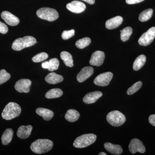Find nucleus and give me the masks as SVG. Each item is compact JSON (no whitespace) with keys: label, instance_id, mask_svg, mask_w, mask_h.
Returning a JSON list of instances; mask_svg holds the SVG:
<instances>
[{"label":"nucleus","instance_id":"34","mask_svg":"<svg viewBox=\"0 0 155 155\" xmlns=\"http://www.w3.org/2000/svg\"><path fill=\"white\" fill-rule=\"evenodd\" d=\"M8 28L7 25L0 21V33L5 34L8 32Z\"/></svg>","mask_w":155,"mask_h":155},{"label":"nucleus","instance_id":"16","mask_svg":"<svg viewBox=\"0 0 155 155\" xmlns=\"http://www.w3.org/2000/svg\"><path fill=\"white\" fill-rule=\"evenodd\" d=\"M32 129V127L31 125H22L19 127L17 130V136L21 139L27 138L31 135Z\"/></svg>","mask_w":155,"mask_h":155},{"label":"nucleus","instance_id":"27","mask_svg":"<svg viewBox=\"0 0 155 155\" xmlns=\"http://www.w3.org/2000/svg\"><path fill=\"white\" fill-rule=\"evenodd\" d=\"M132 28L127 27L123 28L121 31V39L122 41H126L130 38V35L132 33Z\"/></svg>","mask_w":155,"mask_h":155},{"label":"nucleus","instance_id":"29","mask_svg":"<svg viewBox=\"0 0 155 155\" xmlns=\"http://www.w3.org/2000/svg\"><path fill=\"white\" fill-rule=\"evenodd\" d=\"M142 86V82L140 81L136 82L132 86L130 87V88L128 89L127 91V94L130 95L133 94L137 91H138L141 88Z\"/></svg>","mask_w":155,"mask_h":155},{"label":"nucleus","instance_id":"31","mask_svg":"<svg viewBox=\"0 0 155 155\" xmlns=\"http://www.w3.org/2000/svg\"><path fill=\"white\" fill-rule=\"evenodd\" d=\"M48 58V55L47 53L41 52L32 58V61L34 63H39L46 60Z\"/></svg>","mask_w":155,"mask_h":155},{"label":"nucleus","instance_id":"21","mask_svg":"<svg viewBox=\"0 0 155 155\" xmlns=\"http://www.w3.org/2000/svg\"><path fill=\"white\" fill-rule=\"evenodd\" d=\"M80 117V114L77 110L73 109L68 110L65 116L66 120L69 122H75L77 121Z\"/></svg>","mask_w":155,"mask_h":155},{"label":"nucleus","instance_id":"19","mask_svg":"<svg viewBox=\"0 0 155 155\" xmlns=\"http://www.w3.org/2000/svg\"><path fill=\"white\" fill-rule=\"evenodd\" d=\"M45 80L50 84H57L62 82L64 80V78L62 75H58L54 72H51L47 75Z\"/></svg>","mask_w":155,"mask_h":155},{"label":"nucleus","instance_id":"22","mask_svg":"<svg viewBox=\"0 0 155 155\" xmlns=\"http://www.w3.org/2000/svg\"><path fill=\"white\" fill-rule=\"evenodd\" d=\"M14 132L11 128H8L3 133L2 137V143L4 145L8 144L13 138Z\"/></svg>","mask_w":155,"mask_h":155},{"label":"nucleus","instance_id":"11","mask_svg":"<svg viewBox=\"0 0 155 155\" xmlns=\"http://www.w3.org/2000/svg\"><path fill=\"white\" fill-rule=\"evenodd\" d=\"M31 81L28 79H21L18 80L15 84V89L19 93L29 92Z\"/></svg>","mask_w":155,"mask_h":155},{"label":"nucleus","instance_id":"15","mask_svg":"<svg viewBox=\"0 0 155 155\" xmlns=\"http://www.w3.org/2000/svg\"><path fill=\"white\" fill-rule=\"evenodd\" d=\"M103 95V93L101 91H95L89 93L84 97L83 101L86 104H93L97 101Z\"/></svg>","mask_w":155,"mask_h":155},{"label":"nucleus","instance_id":"28","mask_svg":"<svg viewBox=\"0 0 155 155\" xmlns=\"http://www.w3.org/2000/svg\"><path fill=\"white\" fill-rule=\"evenodd\" d=\"M91 42V39L89 38L85 37L78 40L75 43V45L78 48L83 49L90 44Z\"/></svg>","mask_w":155,"mask_h":155},{"label":"nucleus","instance_id":"2","mask_svg":"<svg viewBox=\"0 0 155 155\" xmlns=\"http://www.w3.org/2000/svg\"><path fill=\"white\" fill-rule=\"evenodd\" d=\"M21 112V107L19 104L16 103L10 102L4 108L2 116L3 119L10 120L18 117Z\"/></svg>","mask_w":155,"mask_h":155},{"label":"nucleus","instance_id":"23","mask_svg":"<svg viewBox=\"0 0 155 155\" xmlns=\"http://www.w3.org/2000/svg\"><path fill=\"white\" fill-rule=\"evenodd\" d=\"M146 62V57L144 55H140L136 59L134 63L133 68L134 71H138L144 66Z\"/></svg>","mask_w":155,"mask_h":155},{"label":"nucleus","instance_id":"13","mask_svg":"<svg viewBox=\"0 0 155 155\" xmlns=\"http://www.w3.org/2000/svg\"><path fill=\"white\" fill-rule=\"evenodd\" d=\"M1 17L7 24L11 26H16L19 22V18L8 11H3L1 14Z\"/></svg>","mask_w":155,"mask_h":155},{"label":"nucleus","instance_id":"39","mask_svg":"<svg viewBox=\"0 0 155 155\" xmlns=\"http://www.w3.org/2000/svg\"><path fill=\"white\" fill-rule=\"evenodd\" d=\"M99 155H107V154L105 153L101 152L99 154Z\"/></svg>","mask_w":155,"mask_h":155},{"label":"nucleus","instance_id":"37","mask_svg":"<svg viewBox=\"0 0 155 155\" xmlns=\"http://www.w3.org/2000/svg\"><path fill=\"white\" fill-rule=\"evenodd\" d=\"M41 66L42 68L48 69L49 67V61H46V62H44L42 64Z\"/></svg>","mask_w":155,"mask_h":155},{"label":"nucleus","instance_id":"35","mask_svg":"<svg viewBox=\"0 0 155 155\" xmlns=\"http://www.w3.org/2000/svg\"><path fill=\"white\" fill-rule=\"evenodd\" d=\"M144 0H126V2L128 5H134L141 2Z\"/></svg>","mask_w":155,"mask_h":155},{"label":"nucleus","instance_id":"18","mask_svg":"<svg viewBox=\"0 0 155 155\" xmlns=\"http://www.w3.org/2000/svg\"><path fill=\"white\" fill-rule=\"evenodd\" d=\"M104 146L108 152L113 154L120 155L123 152L122 147L119 145H115L110 143H106L104 145Z\"/></svg>","mask_w":155,"mask_h":155},{"label":"nucleus","instance_id":"33","mask_svg":"<svg viewBox=\"0 0 155 155\" xmlns=\"http://www.w3.org/2000/svg\"><path fill=\"white\" fill-rule=\"evenodd\" d=\"M75 31L74 29L70 30H65L63 31L62 34V38L64 40H67L71 38L75 35Z\"/></svg>","mask_w":155,"mask_h":155},{"label":"nucleus","instance_id":"17","mask_svg":"<svg viewBox=\"0 0 155 155\" xmlns=\"http://www.w3.org/2000/svg\"><path fill=\"white\" fill-rule=\"evenodd\" d=\"M123 22V18L121 16H116L109 19L106 22V27L108 29H113L121 25Z\"/></svg>","mask_w":155,"mask_h":155},{"label":"nucleus","instance_id":"8","mask_svg":"<svg viewBox=\"0 0 155 155\" xmlns=\"http://www.w3.org/2000/svg\"><path fill=\"white\" fill-rule=\"evenodd\" d=\"M113 73L111 72H104L97 76L94 82L98 86L104 87L107 86L113 78Z\"/></svg>","mask_w":155,"mask_h":155},{"label":"nucleus","instance_id":"1","mask_svg":"<svg viewBox=\"0 0 155 155\" xmlns=\"http://www.w3.org/2000/svg\"><path fill=\"white\" fill-rule=\"evenodd\" d=\"M54 143L48 139H39L33 142L31 145L30 148L32 152L36 154L47 153L52 148Z\"/></svg>","mask_w":155,"mask_h":155},{"label":"nucleus","instance_id":"25","mask_svg":"<svg viewBox=\"0 0 155 155\" xmlns=\"http://www.w3.org/2000/svg\"><path fill=\"white\" fill-rule=\"evenodd\" d=\"M63 94V92L59 88H54L50 90L45 94L46 98L48 99L56 98L60 97Z\"/></svg>","mask_w":155,"mask_h":155},{"label":"nucleus","instance_id":"32","mask_svg":"<svg viewBox=\"0 0 155 155\" xmlns=\"http://www.w3.org/2000/svg\"><path fill=\"white\" fill-rule=\"evenodd\" d=\"M10 78L11 75L5 69L0 70V85L8 81Z\"/></svg>","mask_w":155,"mask_h":155},{"label":"nucleus","instance_id":"38","mask_svg":"<svg viewBox=\"0 0 155 155\" xmlns=\"http://www.w3.org/2000/svg\"><path fill=\"white\" fill-rule=\"evenodd\" d=\"M90 5H93L95 3V0H82Z\"/></svg>","mask_w":155,"mask_h":155},{"label":"nucleus","instance_id":"24","mask_svg":"<svg viewBox=\"0 0 155 155\" xmlns=\"http://www.w3.org/2000/svg\"><path fill=\"white\" fill-rule=\"evenodd\" d=\"M61 59L64 61V64L70 67H73V61L72 55L67 51H62L61 54Z\"/></svg>","mask_w":155,"mask_h":155},{"label":"nucleus","instance_id":"6","mask_svg":"<svg viewBox=\"0 0 155 155\" xmlns=\"http://www.w3.org/2000/svg\"><path fill=\"white\" fill-rule=\"evenodd\" d=\"M37 15L41 19L52 22L58 19L59 14L55 9L49 8H42L37 11Z\"/></svg>","mask_w":155,"mask_h":155},{"label":"nucleus","instance_id":"3","mask_svg":"<svg viewBox=\"0 0 155 155\" xmlns=\"http://www.w3.org/2000/svg\"><path fill=\"white\" fill-rule=\"evenodd\" d=\"M37 43L36 39L31 36H26L15 40L12 44V48L15 51H21L26 48L32 46Z\"/></svg>","mask_w":155,"mask_h":155},{"label":"nucleus","instance_id":"5","mask_svg":"<svg viewBox=\"0 0 155 155\" xmlns=\"http://www.w3.org/2000/svg\"><path fill=\"white\" fill-rule=\"evenodd\" d=\"M107 120L112 126L119 127L125 123L126 117L119 111L115 110L111 111L107 115Z\"/></svg>","mask_w":155,"mask_h":155},{"label":"nucleus","instance_id":"20","mask_svg":"<svg viewBox=\"0 0 155 155\" xmlns=\"http://www.w3.org/2000/svg\"><path fill=\"white\" fill-rule=\"evenodd\" d=\"M36 113L39 116H42L46 121L51 120L54 116V112L52 111L45 108H37Z\"/></svg>","mask_w":155,"mask_h":155},{"label":"nucleus","instance_id":"4","mask_svg":"<svg viewBox=\"0 0 155 155\" xmlns=\"http://www.w3.org/2000/svg\"><path fill=\"white\" fill-rule=\"evenodd\" d=\"M96 139V135L93 134H83L75 140L73 146L78 148L86 147L94 143Z\"/></svg>","mask_w":155,"mask_h":155},{"label":"nucleus","instance_id":"30","mask_svg":"<svg viewBox=\"0 0 155 155\" xmlns=\"http://www.w3.org/2000/svg\"><path fill=\"white\" fill-rule=\"evenodd\" d=\"M49 67L48 68L49 71L52 72L57 70L59 68V61L57 58H54L53 59H50L49 61Z\"/></svg>","mask_w":155,"mask_h":155},{"label":"nucleus","instance_id":"26","mask_svg":"<svg viewBox=\"0 0 155 155\" xmlns=\"http://www.w3.org/2000/svg\"><path fill=\"white\" fill-rule=\"evenodd\" d=\"M153 14V9L151 8L147 9L140 13L139 16V19L140 22H146L151 18Z\"/></svg>","mask_w":155,"mask_h":155},{"label":"nucleus","instance_id":"7","mask_svg":"<svg viewBox=\"0 0 155 155\" xmlns=\"http://www.w3.org/2000/svg\"><path fill=\"white\" fill-rule=\"evenodd\" d=\"M155 38V27L150 28L143 33L138 40V43L143 46H147L150 44Z\"/></svg>","mask_w":155,"mask_h":155},{"label":"nucleus","instance_id":"14","mask_svg":"<svg viewBox=\"0 0 155 155\" xmlns=\"http://www.w3.org/2000/svg\"><path fill=\"white\" fill-rule=\"evenodd\" d=\"M94 69L92 67H84L78 74L77 79L79 82H83L93 74Z\"/></svg>","mask_w":155,"mask_h":155},{"label":"nucleus","instance_id":"9","mask_svg":"<svg viewBox=\"0 0 155 155\" xmlns=\"http://www.w3.org/2000/svg\"><path fill=\"white\" fill-rule=\"evenodd\" d=\"M129 151L132 154L139 152L143 153L146 151V148L143 143L138 139H133L129 145Z\"/></svg>","mask_w":155,"mask_h":155},{"label":"nucleus","instance_id":"36","mask_svg":"<svg viewBox=\"0 0 155 155\" xmlns=\"http://www.w3.org/2000/svg\"><path fill=\"white\" fill-rule=\"evenodd\" d=\"M150 124L155 127V114L150 115L149 118Z\"/></svg>","mask_w":155,"mask_h":155},{"label":"nucleus","instance_id":"10","mask_svg":"<svg viewBox=\"0 0 155 155\" xmlns=\"http://www.w3.org/2000/svg\"><path fill=\"white\" fill-rule=\"evenodd\" d=\"M105 58V55L104 52L96 51L92 54L89 61L90 64L92 66L100 67L104 63Z\"/></svg>","mask_w":155,"mask_h":155},{"label":"nucleus","instance_id":"12","mask_svg":"<svg viewBox=\"0 0 155 155\" xmlns=\"http://www.w3.org/2000/svg\"><path fill=\"white\" fill-rule=\"evenodd\" d=\"M67 8L68 10L72 13L80 14L84 11L86 7L85 4L81 2L78 1H74L67 4Z\"/></svg>","mask_w":155,"mask_h":155}]
</instances>
